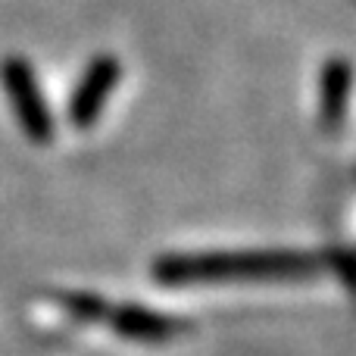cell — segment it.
<instances>
[{
	"label": "cell",
	"mask_w": 356,
	"mask_h": 356,
	"mask_svg": "<svg viewBox=\"0 0 356 356\" xmlns=\"http://www.w3.org/2000/svg\"><path fill=\"white\" fill-rule=\"evenodd\" d=\"M319 269V257L303 250H207V253H169L160 257L150 272L169 288L219 282H284L307 278Z\"/></svg>",
	"instance_id": "6da1fadb"
},
{
	"label": "cell",
	"mask_w": 356,
	"mask_h": 356,
	"mask_svg": "<svg viewBox=\"0 0 356 356\" xmlns=\"http://www.w3.org/2000/svg\"><path fill=\"white\" fill-rule=\"evenodd\" d=\"M0 85H3L10 110L16 116V122L22 125L25 138L31 144H41V147L54 141L56 122H54L47 97H44L41 85H38V75L31 69V63L25 56H6L0 63Z\"/></svg>",
	"instance_id": "7a4b0ae2"
},
{
	"label": "cell",
	"mask_w": 356,
	"mask_h": 356,
	"mask_svg": "<svg viewBox=\"0 0 356 356\" xmlns=\"http://www.w3.org/2000/svg\"><path fill=\"white\" fill-rule=\"evenodd\" d=\"M122 81V63L113 54H97L88 60V66L81 69L79 81L72 88V97H69V122L75 129H94L97 119L104 116L106 100L113 97V91Z\"/></svg>",
	"instance_id": "3957f363"
},
{
	"label": "cell",
	"mask_w": 356,
	"mask_h": 356,
	"mask_svg": "<svg viewBox=\"0 0 356 356\" xmlns=\"http://www.w3.org/2000/svg\"><path fill=\"white\" fill-rule=\"evenodd\" d=\"M106 322L113 325V332L125 341H135V344H166L175 341L184 332V322L172 319V316H163L150 307L141 303H119L110 307Z\"/></svg>",
	"instance_id": "277c9868"
},
{
	"label": "cell",
	"mask_w": 356,
	"mask_h": 356,
	"mask_svg": "<svg viewBox=\"0 0 356 356\" xmlns=\"http://www.w3.org/2000/svg\"><path fill=\"white\" fill-rule=\"evenodd\" d=\"M353 94V66L344 56H332L319 75V122L325 131H334L347 116Z\"/></svg>",
	"instance_id": "5b68a950"
},
{
	"label": "cell",
	"mask_w": 356,
	"mask_h": 356,
	"mask_svg": "<svg viewBox=\"0 0 356 356\" xmlns=\"http://www.w3.org/2000/svg\"><path fill=\"white\" fill-rule=\"evenodd\" d=\"M63 307L79 322H104L106 313H110V303L100 294H91V291H72V294H66L63 297Z\"/></svg>",
	"instance_id": "8992f818"
}]
</instances>
